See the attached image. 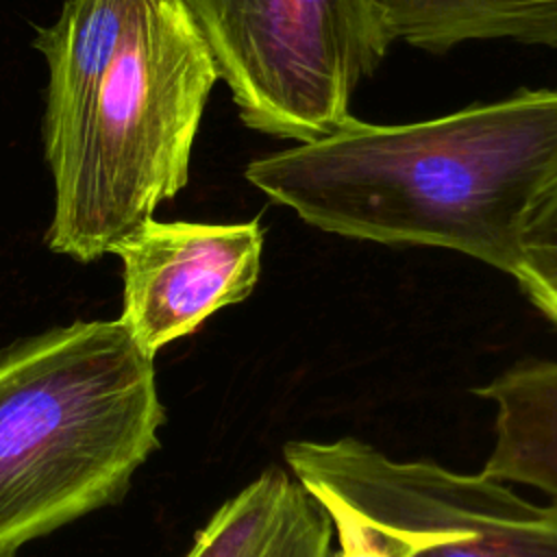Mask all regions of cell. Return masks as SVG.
<instances>
[{
    "label": "cell",
    "mask_w": 557,
    "mask_h": 557,
    "mask_svg": "<svg viewBox=\"0 0 557 557\" xmlns=\"http://www.w3.org/2000/svg\"><path fill=\"white\" fill-rule=\"evenodd\" d=\"M557 170V91L411 124L355 115L246 165V181L307 224L379 244L435 246L509 276L527 213Z\"/></svg>",
    "instance_id": "6da1fadb"
},
{
    "label": "cell",
    "mask_w": 557,
    "mask_h": 557,
    "mask_svg": "<svg viewBox=\"0 0 557 557\" xmlns=\"http://www.w3.org/2000/svg\"><path fill=\"white\" fill-rule=\"evenodd\" d=\"M154 357L117 320H76L0 355V557L115 503L159 448Z\"/></svg>",
    "instance_id": "7a4b0ae2"
},
{
    "label": "cell",
    "mask_w": 557,
    "mask_h": 557,
    "mask_svg": "<svg viewBox=\"0 0 557 557\" xmlns=\"http://www.w3.org/2000/svg\"><path fill=\"white\" fill-rule=\"evenodd\" d=\"M215 81V63L185 0H137L83 139L52 178L46 231L52 252L96 261L187 185Z\"/></svg>",
    "instance_id": "3957f363"
},
{
    "label": "cell",
    "mask_w": 557,
    "mask_h": 557,
    "mask_svg": "<svg viewBox=\"0 0 557 557\" xmlns=\"http://www.w3.org/2000/svg\"><path fill=\"white\" fill-rule=\"evenodd\" d=\"M242 122L296 144L350 113L394 35L379 0H185Z\"/></svg>",
    "instance_id": "277c9868"
},
{
    "label": "cell",
    "mask_w": 557,
    "mask_h": 557,
    "mask_svg": "<svg viewBox=\"0 0 557 557\" xmlns=\"http://www.w3.org/2000/svg\"><path fill=\"white\" fill-rule=\"evenodd\" d=\"M285 468L374 529L392 557H557V505L431 459H398L357 440H292Z\"/></svg>",
    "instance_id": "5b68a950"
},
{
    "label": "cell",
    "mask_w": 557,
    "mask_h": 557,
    "mask_svg": "<svg viewBox=\"0 0 557 557\" xmlns=\"http://www.w3.org/2000/svg\"><path fill=\"white\" fill-rule=\"evenodd\" d=\"M263 228L237 224L146 220L109 252L122 261L126 324L154 357L194 333L215 311L248 298L259 281Z\"/></svg>",
    "instance_id": "8992f818"
},
{
    "label": "cell",
    "mask_w": 557,
    "mask_h": 557,
    "mask_svg": "<svg viewBox=\"0 0 557 557\" xmlns=\"http://www.w3.org/2000/svg\"><path fill=\"white\" fill-rule=\"evenodd\" d=\"M135 7L137 0H65L59 20L33 39L48 65L41 139L52 178L83 139L94 96L124 44Z\"/></svg>",
    "instance_id": "52a82bcc"
},
{
    "label": "cell",
    "mask_w": 557,
    "mask_h": 557,
    "mask_svg": "<svg viewBox=\"0 0 557 557\" xmlns=\"http://www.w3.org/2000/svg\"><path fill=\"white\" fill-rule=\"evenodd\" d=\"M324 507L283 466H270L224 500L185 557H331Z\"/></svg>",
    "instance_id": "ba28073f"
},
{
    "label": "cell",
    "mask_w": 557,
    "mask_h": 557,
    "mask_svg": "<svg viewBox=\"0 0 557 557\" xmlns=\"http://www.w3.org/2000/svg\"><path fill=\"white\" fill-rule=\"evenodd\" d=\"M474 394L494 407V440L481 472L533 487L557 505V359L516 363Z\"/></svg>",
    "instance_id": "9c48e42d"
},
{
    "label": "cell",
    "mask_w": 557,
    "mask_h": 557,
    "mask_svg": "<svg viewBox=\"0 0 557 557\" xmlns=\"http://www.w3.org/2000/svg\"><path fill=\"white\" fill-rule=\"evenodd\" d=\"M394 39L444 52L511 39L557 48V0H379Z\"/></svg>",
    "instance_id": "30bf717a"
},
{
    "label": "cell",
    "mask_w": 557,
    "mask_h": 557,
    "mask_svg": "<svg viewBox=\"0 0 557 557\" xmlns=\"http://www.w3.org/2000/svg\"><path fill=\"white\" fill-rule=\"evenodd\" d=\"M513 278L557 326V170L527 213Z\"/></svg>",
    "instance_id": "8fae6325"
},
{
    "label": "cell",
    "mask_w": 557,
    "mask_h": 557,
    "mask_svg": "<svg viewBox=\"0 0 557 557\" xmlns=\"http://www.w3.org/2000/svg\"><path fill=\"white\" fill-rule=\"evenodd\" d=\"M329 513L337 550L331 557H392L381 537L337 496L322 490H307Z\"/></svg>",
    "instance_id": "7c38bea8"
}]
</instances>
